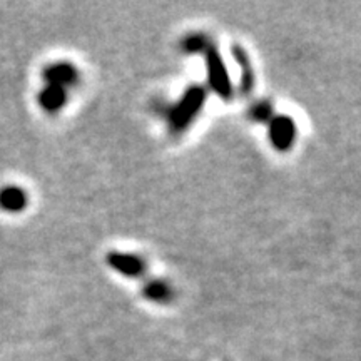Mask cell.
Here are the masks:
<instances>
[{
	"mask_svg": "<svg viewBox=\"0 0 361 361\" xmlns=\"http://www.w3.org/2000/svg\"><path fill=\"white\" fill-rule=\"evenodd\" d=\"M37 102L45 112H49V114H57V112L61 111L67 102L66 89L57 87V85L47 84L39 92Z\"/></svg>",
	"mask_w": 361,
	"mask_h": 361,
	"instance_id": "cell-5",
	"label": "cell"
},
{
	"mask_svg": "<svg viewBox=\"0 0 361 361\" xmlns=\"http://www.w3.org/2000/svg\"><path fill=\"white\" fill-rule=\"evenodd\" d=\"M204 90L200 87H192L189 89L184 97L180 99L178 106L174 107L173 112H171L169 117V124L171 129L179 133V130H184L189 124L192 123L194 117L197 116V112L201 111L202 104H204Z\"/></svg>",
	"mask_w": 361,
	"mask_h": 361,
	"instance_id": "cell-1",
	"label": "cell"
},
{
	"mask_svg": "<svg viewBox=\"0 0 361 361\" xmlns=\"http://www.w3.org/2000/svg\"><path fill=\"white\" fill-rule=\"evenodd\" d=\"M206 66H207V79H209L211 87L216 90L219 97L231 99L233 96V85L229 80L228 71L221 61L219 52L216 51L213 45L206 49Z\"/></svg>",
	"mask_w": 361,
	"mask_h": 361,
	"instance_id": "cell-2",
	"label": "cell"
},
{
	"mask_svg": "<svg viewBox=\"0 0 361 361\" xmlns=\"http://www.w3.org/2000/svg\"><path fill=\"white\" fill-rule=\"evenodd\" d=\"M29 204V196L19 186H6L0 191V207L7 213H20Z\"/></svg>",
	"mask_w": 361,
	"mask_h": 361,
	"instance_id": "cell-7",
	"label": "cell"
},
{
	"mask_svg": "<svg viewBox=\"0 0 361 361\" xmlns=\"http://www.w3.org/2000/svg\"><path fill=\"white\" fill-rule=\"evenodd\" d=\"M146 296L154 301H166L171 296L169 288L164 283H151L146 288Z\"/></svg>",
	"mask_w": 361,
	"mask_h": 361,
	"instance_id": "cell-10",
	"label": "cell"
},
{
	"mask_svg": "<svg viewBox=\"0 0 361 361\" xmlns=\"http://www.w3.org/2000/svg\"><path fill=\"white\" fill-rule=\"evenodd\" d=\"M234 59H236L239 69H241V87L245 92H247L255 84V74H252L250 59H247L246 52L239 47H234Z\"/></svg>",
	"mask_w": 361,
	"mask_h": 361,
	"instance_id": "cell-8",
	"label": "cell"
},
{
	"mask_svg": "<svg viewBox=\"0 0 361 361\" xmlns=\"http://www.w3.org/2000/svg\"><path fill=\"white\" fill-rule=\"evenodd\" d=\"M184 51L186 52H191V54H196V52H206V49L209 47V44L206 42V37L201 34H194V35H189V37L184 39Z\"/></svg>",
	"mask_w": 361,
	"mask_h": 361,
	"instance_id": "cell-9",
	"label": "cell"
},
{
	"mask_svg": "<svg viewBox=\"0 0 361 361\" xmlns=\"http://www.w3.org/2000/svg\"><path fill=\"white\" fill-rule=\"evenodd\" d=\"M255 117L258 121H271V107L269 104H258L255 107Z\"/></svg>",
	"mask_w": 361,
	"mask_h": 361,
	"instance_id": "cell-11",
	"label": "cell"
},
{
	"mask_svg": "<svg viewBox=\"0 0 361 361\" xmlns=\"http://www.w3.org/2000/svg\"><path fill=\"white\" fill-rule=\"evenodd\" d=\"M107 263L112 269H116L117 273L124 274V276H139L144 271L142 261L135 256L124 255V252H111L107 256Z\"/></svg>",
	"mask_w": 361,
	"mask_h": 361,
	"instance_id": "cell-6",
	"label": "cell"
},
{
	"mask_svg": "<svg viewBox=\"0 0 361 361\" xmlns=\"http://www.w3.org/2000/svg\"><path fill=\"white\" fill-rule=\"evenodd\" d=\"M269 139L278 151H288L296 139V124L291 117L279 116L271 117Z\"/></svg>",
	"mask_w": 361,
	"mask_h": 361,
	"instance_id": "cell-3",
	"label": "cell"
},
{
	"mask_svg": "<svg viewBox=\"0 0 361 361\" xmlns=\"http://www.w3.org/2000/svg\"><path fill=\"white\" fill-rule=\"evenodd\" d=\"M42 75L45 82L62 89L75 85L79 80V72L71 62H54V64H49L44 69Z\"/></svg>",
	"mask_w": 361,
	"mask_h": 361,
	"instance_id": "cell-4",
	"label": "cell"
}]
</instances>
